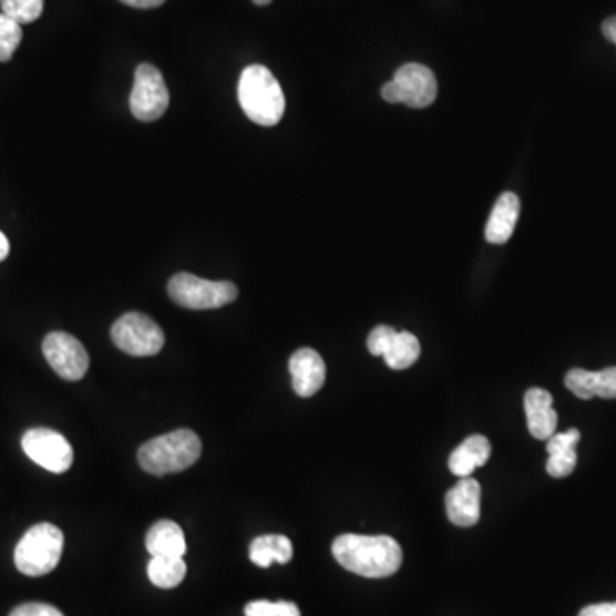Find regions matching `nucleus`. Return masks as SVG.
Segmentation results:
<instances>
[{"instance_id": "obj_17", "label": "nucleus", "mask_w": 616, "mask_h": 616, "mask_svg": "<svg viewBox=\"0 0 616 616\" xmlns=\"http://www.w3.org/2000/svg\"><path fill=\"white\" fill-rule=\"evenodd\" d=\"M492 454V445L483 435L468 437L449 458V470L459 478H468L476 468L485 466Z\"/></svg>"}, {"instance_id": "obj_15", "label": "nucleus", "mask_w": 616, "mask_h": 616, "mask_svg": "<svg viewBox=\"0 0 616 616\" xmlns=\"http://www.w3.org/2000/svg\"><path fill=\"white\" fill-rule=\"evenodd\" d=\"M581 440V432L577 429L568 430L565 433H553L546 442V451H548V461H546V471L550 476L565 478L572 474L577 464V452L575 445Z\"/></svg>"}, {"instance_id": "obj_4", "label": "nucleus", "mask_w": 616, "mask_h": 616, "mask_svg": "<svg viewBox=\"0 0 616 616\" xmlns=\"http://www.w3.org/2000/svg\"><path fill=\"white\" fill-rule=\"evenodd\" d=\"M64 552V534L50 523L27 531L14 550V564L28 577H42L55 571Z\"/></svg>"}, {"instance_id": "obj_2", "label": "nucleus", "mask_w": 616, "mask_h": 616, "mask_svg": "<svg viewBox=\"0 0 616 616\" xmlns=\"http://www.w3.org/2000/svg\"><path fill=\"white\" fill-rule=\"evenodd\" d=\"M238 102L254 124L273 127L285 113V93L273 72L264 65H248L238 81Z\"/></svg>"}, {"instance_id": "obj_24", "label": "nucleus", "mask_w": 616, "mask_h": 616, "mask_svg": "<svg viewBox=\"0 0 616 616\" xmlns=\"http://www.w3.org/2000/svg\"><path fill=\"white\" fill-rule=\"evenodd\" d=\"M245 616H301L300 609L291 602H259L248 603L244 609Z\"/></svg>"}, {"instance_id": "obj_30", "label": "nucleus", "mask_w": 616, "mask_h": 616, "mask_svg": "<svg viewBox=\"0 0 616 616\" xmlns=\"http://www.w3.org/2000/svg\"><path fill=\"white\" fill-rule=\"evenodd\" d=\"M11 253V245H9L8 237L0 232V263L6 259Z\"/></svg>"}, {"instance_id": "obj_22", "label": "nucleus", "mask_w": 616, "mask_h": 616, "mask_svg": "<svg viewBox=\"0 0 616 616\" xmlns=\"http://www.w3.org/2000/svg\"><path fill=\"white\" fill-rule=\"evenodd\" d=\"M0 6L19 24L33 23L43 12V0H0Z\"/></svg>"}, {"instance_id": "obj_1", "label": "nucleus", "mask_w": 616, "mask_h": 616, "mask_svg": "<svg viewBox=\"0 0 616 616\" xmlns=\"http://www.w3.org/2000/svg\"><path fill=\"white\" fill-rule=\"evenodd\" d=\"M332 555L342 568L367 579L389 577L402 564L401 546L391 536L341 534L332 543Z\"/></svg>"}, {"instance_id": "obj_6", "label": "nucleus", "mask_w": 616, "mask_h": 616, "mask_svg": "<svg viewBox=\"0 0 616 616\" xmlns=\"http://www.w3.org/2000/svg\"><path fill=\"white\" fill-rule=\"evenodd\" d=\"M439 86L435 75L421 64H404L396 71L394 80L383 84L382 99L404 103L411 109H427L435 102Z\"/></svg>"}, {"instance_id": "obj_5", "label": "nucleus", "mask_w": 616, "mask_h": 616, "mask_svg": "<svg viewBox=\"0 0 616 616\" xmlns=\"http://www.w3.org/2000/svg\"><path fill=\"white\" fill-rule=\"evenodd\" d=\"M168 295L175 304L191 310H213L237 300L234 283L209 281L188 273H178L168 283Z\"/></svg>"}, {"instance_id": "obj_28", "label": "nucleus", "mask_w": 616, "mask_h": 616, "mask_svg": "<svg viewBox=\"0 0 616 616\" xmlns=\"http://www.w3.org/2000/svg\"><path fill=\"white\" fill-rule=\"evenodd\" d=\"M122 4L136 9H154L165 4L166 0H121Z\"/></svg>"}, {"instance_id": "obj_31", "label": "nucleus", "mask_w": 616, "mask_h": 616, "mask_svg": "<svg viewBox=\"0 0 616 616\" xmlns=\"http://www.w3.org/2000/svg\"><path fill=\"white\" fill-rule=\"evenodd\" d=\"M256 6H267L271 4L273 0H253Z\"/></svg>"}, {"instance_id": "obj_8", "label": "nucleus", "mask_w": 616, "mask_h": 616, "mask_svg": "<svg viewBox=\"0 0 616 616\" xmlns=\"http://www.w3.org/2000/svg\"><path fill=\"white\" fill-rule=\"evenodd\" d=\"M131 112L137 121L154 122L165 115L170 105V93L162 72L151 64H141L134 74Z\"/></svg>"}, {"instance_id": "obj_27", "label": "nucleus", "mask_w": 616, "mask_h": 616, "mask_svg": "<svg viewBox=\"0 0 616 616\" xmlns=\"http://www.w3.org/2000/svg\"><path fill=\"white\" fill-rule=\"evenodd\" d=\"M579 616H616V602L586 606Z\"/></svg>"}, {"instance_id": "obj_16", "label": "nucleus", "mask_w": 616, "mask_h": 616, "mask_svg": "<svg viewBox=\"0 0 616 616\" xmlns=\"http://www.w3.org/2000/svg\"><path fill=\"white\" fill-rule=\"evenodd\" d=\"M519 211H521V201L514 192L502 194L496 201L495 207H493L489 223H486V242L493 245L505 244L514 234Z\"/></svg>"}, {"instance_id": "obj_7", "label": "nucleus", "mask_w": 616, "mask_h": 616, "mask_svg": "<svg viewBox=\"0 0 616 616\" xmlns=\"http://www.w3.org/2000/svg\"><path fill=\"white\" fill-rule=\"evenodd\" d=\"M112 341L131 357H154L165 346V332L151 317L129 312L112 326Z\"/></svg>"}, {"instance_id": "obj_9", "label": "nucleus", "mask_w": 616, "mask_h": 616, "mask_svg": "<svg viewBox=\"0 0 616 616\" xmlns=\"http://www.w3.org/2000/svg\"><path fill=\"white\" fill-rule=\"evenodd\" d=\"M21 445L31 461L50 473L62 474L71 470L74 452L68 439L55 430H28L21 440Z\"/></svg>"}, {"instance_id": "obj_3", "label": "nucleus", "mask_w": 616, "mask_h": 616, "mask_svg": "<svg viewBox=\"0 0 616 616\" xmlns=\"http://www.w3.org/2000/svg\"><path fill=\"white\" fill-rule=\"evenodd\" d=\"M201 452L203 444L197 433L182 429L141 445L137 461L146 473L165 476L194 466L199 461Z\"/></svg>"}, {"instance_id": "obj_21", "label": "nucleus", "mask_w": 616, "mask_h": 616, "mask_svg": "<svg viewBox=\"0 0 616 616\" xmlns=\"http://www.w3.org/2000/svg\"><path fill=\"white\" fill-rule=\"evenodd\" d=\"M420 341L411 332H398L392 336L383 351V360L392 370H407L420 358Z\"/></svg>"}, {"instance_id": "obj_26", "label": "nucleus", "mask_w": 616, "mask_h": 616, "mask_svg": "<svg viewBox=\"0 0 616 616\" xmlns=\"http://www.w3.org/2000/svg\"><path fill=\"white\" fill-rule=\"evenodd\" d=\"M9 616H64V613L45 603H27L12 609Z\"/></svg>"}, {"instance_id": "obj_23", "label": "nucleus", "mask_w": 616, "mask_h": 616, "mask_svg": "<svg viewBox=\"0 0 616 616\" xmlns=\"http://www.w3.org/2000/svg\"><path fill=\"white\" fill-rule=\"evenodd\" d=\"M21 40H23L21 24L8 18L4 12H0V62L11 61Z\"/></svg>"}, {"instance_id": "obj_19", "label": "nucleus", "mask_w": 616, "mask_h": 616, "mask_svg": "<svg viewBox=\"0 0 616 616\" xmlns=\"http://www.w3.org/2000/svg\"><path fill=\"white\" fill-rule=\"evenodd\" d=\"M250 561L257 567H271V564H288L294 556V545H291L290 537L283 536V534H266L259 536L250 543V552H248Z\"/></svg>"}, {"instance_id": "obj_14", "label": "nucleus", "mask_w": 616, "mask_h": 616, "mask_svg": "<svg viewBox=\"0 0 616 616\" xmlns=\"http://www.w3.org/2000/svg\"><path fill=\"white\" fill-rule=\"evenodd\" d=\"M565 386L572 394L579 399H593L599 396L603 399H616V367L589 372L584 369H572L565 376Z\"/></svg>"}, {"instance_id": "obj_12", "label": "nucleus", "mask_w": 616, "mask_h": 616, "mask_svg": "<svg viewBox=\"0 0 616 616\" xmlns=\"http://www.w3.org/2000/svg\"><path fill=\"white\" fill-rule=\"evenodd\" d=\"M291 382L300 398H310L322 389L326 382V363L316 350L301 348L290 360Z\"/></svg>"}, {"instance_id": "obj_25", "label": "nucleus", "mask_w": 616, "mask_h": 616, "mask_svg": "<svg viewBox=\"0 0 616 616\" xmlns=\"http://www.w3.org/2000/svg\"><path fill=\"white\" fill-rule=\"evenodd\" d=\"M394 335V327L377 326L376 329L370 332L369 339H367V348H369L370 353H372L373 357H382L383 351H386L389 341H391Z\"/></svg>"}, {"instance_id": "obj_10", "label": "nucleus", "mask_w": 616, "mask_h": 616, "mask_svg": "<svg viewBox=\"0 0 616 616\" xmlns=\"http://www.w3.org/2000/svg\"><path fill=\"white\" fill-rule=\"evenodd\" d=\"M43 355L50 367L55 370L57 376L64 380L83 379L86 376L88 367H90V355L81 341L68 332H50L43 339Z\"/></svg>"}, {"instance_id": "obj_29", "label": "nucleus", "mask_w": 616, "mask_h": 616, "mask_svg": "<svg viewBox=\"0 0 616 616\" xmlns=\"http://www.w3.org/2000/svg\"><path fill=\"white\" fill-rule=\"evenodd\" d=\"M603 34H605L606 40L609 42L615 43L616 45V16L613 18L606 19L605 23H603Z\"/></svg>"}, {"instance_id": "obj_13", "label": "nucleus", "mask_w": 616, "mask_h": 616, "mask_svg": "<svg viewBox=\"0 0 616 616\" xmlns=\"http://www.w3.org/2000/svg\"><path fill=\"white\" fill-rule=\"evenodd\" d=\"M527 429L537 440H548L556 432L558 414L553 410V398L545 389H530L524 396Z\"/></svg>"}, {"instance_id": "obj_11", "label": "nucleus", "mask_w": 616, "mask_h": 616, "mask_svg": "<svg viewBox=\"0 0 616 616\" xmlns=\"http://www.w3.org/2000/svg\"><path fill=\"white\" fill-rule=\"evenodd\" d=\"M445 509L452 524L471 527L480 521L481 486L474 478H461L454 489L445 496Z\"/></svg>"}, {"instance_id": "obj_18", "label": "nucleus", "mask_w": 616, "mask_h": 616, "mask_svg": "<svg viewBox=\"0 0 616 616\" xmlns=\"http://www.w3.org/2000/svg\"><path fill=\"white\" fill-rule=\"evenodd\" d=\"M146 550L151 556H184L187 552L184 531L177 523L163 519L147 531Z\"/></svg>"}, {"instance_id": "obj_20", "label": "nucleus", "mask_w": 616, "mask_h": 616, "mask_svg": "<svg viewBox=\"0 0 616 616\" xmlns=\"http://www.w3.org/2000/svg\"><path fill=\"white\" fill-rule=\"evenodd\" d=\"M187 574L184 556H151L147 564V577L151 583L162 589L181 586Z\"/></svg>"}]
</instances>
